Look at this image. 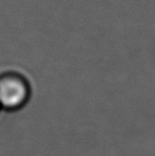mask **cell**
Segmentation results:
<instances>
[{"label": "cell", "instance_id": "obj_1", "mask_svg": "<svg viewBox=\"0 0 155 156\" xmlns=\"http://www.w3.org/2000/svg\"><path fill=\"white\" fill-rule=\"evenodd\" d=\"M32 87L29 79L17 71L0 73V111L18 112L29 104Z\"/></svg>", "mask_w": 155, "mask_h": 156}]
</instances>
